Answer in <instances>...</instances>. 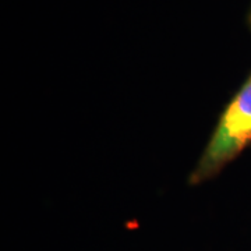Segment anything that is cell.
Returning a JSON list of instances; mask_svg holds the SVG:
<instances>
[{"label":"cell","instance_id":"obj_2","mask_svg":"<svg viewBox=\"0 0 251 251\" xmlns=\"http://www.w3.org/2000/svg\"><path fill=\"white\" fill-rule=\"evenodd\" d=\"M249 23H250V28H251V11H250V16H249Z\"/></svg>","mask_w":251,"mask_h":251},{"label":"cell","instance_id":"obj_1","mask_svg":"<svg viewBox=\"0 0 251 251\" xmlns=\"http://www.w3.org/2000/svg\"><path fill=\"white\" fill-rule=\"evenodd\" d=\"M251 143V74L230 100L190 175V184L212 179Z\"/></svg>","mask_w":251,"mask_h":251}]
</instances>
